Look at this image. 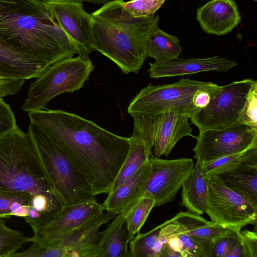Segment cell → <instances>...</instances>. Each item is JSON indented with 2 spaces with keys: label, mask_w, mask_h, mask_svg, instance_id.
I'll return each instance as SVG.
<instances>
[{
  "label": "cell",
  "mask_w": 257,
  "mask_h": 257,
  "mask_svg": "<svg viewBox=\"0 0 257 257\" xmlns=\"http://www.w3.org/2000/svg\"><path fill=\"white\" fill-rule=\"evenodd\" d=\"M30 122L54 142L85 179L95 195L108 193L128 154L129 138L64 110L28 112Z\"/></svg>",
  "instance_id": "1"
},
{
  "label": "cell",
  "mask_w": 257,
  "mask_h": 257,
  "mask_svg": "<svg viewBox=\"0 0 257 257\" xmlns=\"http://www.w3.org/2000/svg\"><path fill=\"white\" fill-rule=\"evenodd\" d=\"M0 42L52 65L77 54L46 2L0 0Z\"/></svg>",
  "instance_id": "2"
},
{
  "label": "cell",
  "mask_w": 257,
  "mask_h": 257,
  "mask_svg": "<svg viewBox=\"0 0 257 257\" xmlns=\"http://www.w3.org/2000/svg\"><path fill=\"white\" fill-rule=\"evenodd\" d=\"M123 0L109 1L93 12V46L125 74L137 73L148 56L149 40L159 28V16H132Z\"/></svg>",
  "instance_id": "3"
},
{
  "label": "cell",
  "mask_w": 257,
  "mask_h": 257,
  "mask_svg": "<svg viewBox=\"0 0 257 257\" xmlns=\"http://www.w3.org/2000/svg\"><path fill=\"white\" fill-rule=\"evenodd\" d=\"M0 190L28 193L59 208L64 205L44 174L30 135L18 126L0 138Z\"/></svg>",
  "instance_id": "4"
},
{
  "label": "cell",
  "mask_w": 257,
  "mask_h": 257,
  "mask_svg": "<svg viewBox=\"0 0 257 257\" xmlns=\"http://www.w3.org/2000/svg\"><path fill=\"white\" fill-rule=\"evenodd\" d=\"M27 133L48 182L64 205L96 200L85 179L42 130L30 122Z\"/></svg>",
  "instance_id": "5"
},
{
  "label": "cell",
  "mask_w": 257,
  "mask_h": 257,
  "mask_svg": "<svg viewBox=\"0 0 257 257\" xmlns=\"http://www.w3.org/2000/svg\"><path fill=\"white\" fill-rule=\"evenodd\" d=\"M220 86L213 82L183 77L172 84L155 86L150 83L133 98L128 105L127 112L132 117L174 112L190 118L201 110L193 102L196 93Z\"/></svg>",
  "instance_id": "6"
},
{
  "label": "cell",
  "mask_w": 257,
  "mask_h": 257,
  "mask_svg": "<svg viewBox=\"0 0 257 257\" xmlns=\"http://www.w3.org/2000/svg\"><path fill=\"white\" fill-rule=\"evenodd\" d=\"M93 70L88 56L70 57L51 65L31 83L23 109L28 112L46 109L56 96L83 87Z\"/></svg>",
  "instance_id": "7"
},
{
  "label": "cell",
  "mask_w": 257,
  "mask_h": 257,
  "mask_svg": "<svg viewBox=\"0 0 257 257\" xmlns=\"http://www.w3.org/2000/svg\"><path fill=\"white\" fill-rule=\"evenodd\" d=\"M206 179L205 213L211 221L238 230L248 224L256 226L257 201L227 186L218 177Z\"/></svg>",
  "instance_id": "8"
},
{
  "label": "cell",
  "mask_w": 257,
  "mask_h": 257,
  "mask_svg": "<svg viewBox=\"0 0 257 257\" xmlns=\"http://www.w3.org/2000/svg\"><path fill=\"white\" fill-rule=\"evenodd\" d=\"M254 80L251 78L221 86L208 105L190 118L199 131L227 127L238 123Z\"/></svg>",
  "instance_id": "9"
},
{
  "label": "cell",
  "mask_w": 257,
  "mask_h": 257,
  "mask_svg": "<svg viewBox=\"0 0 257 257\" xmlns=\"http://www.w3.org/2000/svg\"><path fill=\"white\" fill-rule=\"evenodd\" d=\"M195 139L194 158L202 166L222 157L257 147V130L237 123L221 128L199 131Z\"/></svg>",
  "instance_id": "10"
},
{
  "label": "cell",
  "mask_w": 257,
  "mask_h": 257,
  "mask_svg": "<svg viewBox=\"0 0 257 257\" xmlns=\"http://www.w3.org/2000/svg\"><path fill=\"white\" fill-rule=\"evenodd\" d=\"M149 160L151 164L150 174L139 199L151 197L157 207L173 201L193 170V160L187 158L164 160L153 155Z\"/></svg>",
  "instance_id": "11"
},
{
  "label": "cell",
  "mask_w": 257,
  "mask_h": 257,
  "mask_svg": "<svg viewBox=\"0 0 257 257\" xmlns=\"http://www.w3.org/2000/svg\"><path fill=\"white\" fill-rule=\"evenodd\" d=\"M54 17L75 46L78 55L87 56L95 51L92 16L86 12L82 3L73 0L46 2Z\"/></svg>",
  "instance_id": "12"
},
{
  "label": "cell",
  "mask_w": 257,
  "mask_h": 257,
  "mask_svg": "<svg viewBox=\"0 0 257 257\" xmlns=\"http://www.w3.org/2000/svg\"><path fill=\"white\" fill-rule=\"evenodd\" d=\"M61 209L28 193L0 190V218L23 217L30 225H43Z\"/></svg>",
  "instance_id": "13"
},
{
  "label": "cell",
  "mask_w": 257,
  "mask_h": 257,
  "mask_svg": "<svg viewBox=\"0 0 257 257\" xmlns=\"http://www.w3.org/2000/svg\"><path fill=\"white\" fill-rule=\"evenodd\" d=\"M102 205L96 200L64 205L54 218L43 225H30L34 236L55 238L69 233L102 214Z\"/></svg>",
  "instance_id": "14"
},
{
  "label": "cell",
  "mask_w": 257,
  "mask_h": 257,
  "mask_svg": "<svg viewBox=\"0 0 257 257\" xmlns=\"http://www.w3.org/2000/svg\"><path fill=\"white\" fill-rule=\"evenodd\" d=\"M148 70L151 78L192 75L206 71L226 72L237 65L227 58L217 56L203 58H177L170 61L150 63Z\"/></svg>",
  "instance_id": "15"
},
{
  "label": "cell",
  "mask_w": 257,
  "mask_h": 257,
  "mask_svg": "<svg viewBox=\"0 0 257 257\" xmlns=\"http://www.w3.org/2000/svg\"><path fill=\"white\" fill-rule=\"evenodd\" d=\"M190 117L183 114L166 112L154 116L153 149L154 156L167 157L183 137L190 136L192 128L189 122Z\"/></svg>",
  "instance_id": "16"
},
{
  "label": "cell",
  "mask_w": 257,
  "mask_h": 257,
  "mask_svg": "<svg viewBox=\"0 0 257 257\" xmlns=\"http://www.w3.org/2000/svg\"><path fill=\"white\" fill-rule=\"evenodd\" d=\"M196 18L204 32L217 36L228 34L241 20L234 0H211L197 9Z\"/></svg>",
  "instance_id": "17"
},
{
  "label": "cell",
  "mask_w": 257,
  "mask_h": 257,
  "mask_svg": "<svg viewBox=\"0 0 257 257\" xmlns=\"http://www.w3.org/2000/svg\"><path fill=\"white\" fill-rule=\"evenodd\" d=\"M162 225L170 229L184 233L198 242L208 244H213L216 238L230 228L208 221L200 215L187 210L179 212Z\"/></svg>",
  "instance_id": "18"
},
{
  "label": "cell",
  "mask_w": 257,
  "mask_h": 257,
  "mask_svg": "<svg viewBox=\"0 0 257 257\" xmlns=\"http://www.w3.org/2000/svg\"><path fill=\"white\" fill-rule=\"evenodd\" d=\"M149 160L130 178L107 193L101 204L104 210L116 215L130 208L140 198L150 174Z\"/></svg>",
  "instance_id": "19"
},
{
  "label": "cell",
  "mask_w": 257,
  "mask_h": 257,
  "mask_svg": "<svg viewBox=\"0 0 257 257\" xmlns=\"http://www.w3.org/2000/svg\"><path fill=\"white\" fill-rule=\"evenodd\" d=\"M133 238L127 230L125 213L117 214L101 232L96 257H130L128 245Z\"/></svg>",
  "instance_id": "20"
},
{
  "label": "cell",
  "mask_w": 257,
  "mask_h": 257,
  "mask_svg": "<svg viewBox=\"0 0 257 257\" xmlns=\"http://www.w3.org/2000/svg\"><path fill=\"white\" fill-rule=\"evenodd\" d=\"M0 64L16 77L36 78L51 65L46 61L0 42Z\"/></svg>",
  "instance_id": "21"
},
{
  "label": "cell",
  "mask_w": 257,
  "mask_h": 257,
  "mask_svg": "<svg viewBox=\"0 0 257 257\" xmlns=\"http://www.w3.org/2000/svg\"><path fill=\"white\" fill-rule=\"evenodd\" d=\"M181 205L191 212L202 215L206 207L208 190L207 179L204 176L198 162L181 186Z\"/></svg>",
  "instance_id": "22"
},
{
  "label": "cell",
  "mask_w": 257,
  "mask_h": 257,
  "mask_svg": "<svg viewBox=\"0 0 257 257\" xmlns=\"http://www.w3.org/2000/svg\"><path fill=\"white\" fill-rule=\"evenodd\" d=\"M217 177L227 186L257 201V165L242 164Z\"/></svg>",
  "instance_id": "23"
},
{
  "label": "cell",
  "mask_w": 257,
  "mask_h": 257,
  "mask_svg": "<svg viewBox=\"0 0 257 257\" xmlns=\"http://www.w3.org/2000/svg\"><path fill=\"white\" fill-rule=\"evenodd\" d=\"M129 138L130 146L128 154L109 192L115 189L133 175L149 160L153 155L152 149L143 139L133 136Z\"/></svg>",
  "instance_id": "24"
},
{
  "label": "cell",
  "mask_w": 257,
  "mask_h": 257,
  "mask_svg": "<svg viewBox=\"0 0 257 257\" xmlns=\"http://www.w3.org/2000/svg\"><path fill=\"white\" fill-rule=\"evenodd\" d=\"M182 52L179 40L157 28L151 36L148 44V56L155 62H165L179 58Z\"/></svg>",
  "instance_id": "25"
},
{
  "label": "cell",
  "mask_w": 257,
  "mask_h": 257,
  "mask_svg": "<svg viewBox=\"0 0 257 257\" xmlns=\"http://www.w3.org/2000/svg\"><path fill=\"white\" fill-rule=\"evenodd\" d=\"M242 164L257 165V147L222 157L200 168L204 176L208 178L219 176Z\"/></svg>",
  "instance_id": "26"
},
{
  "label": "cell",
  "mask_w": 257,
  "mask_h": 257,
  "mask_svg": "<svg viewBox=\"0 0 257 257\" xmlns=\"http://www.w3.org/2000/svg\"><path fill=\"white\" fill-rule=\"evenodd\" d=\"M160 225L148 232L137 233L130 241V257H161L167 240L160 233Z\"/></svg>",
  "instance_id": "27"
},
{
  "label": "cell",
  "mask_w": 257,
  "mask_h": 257,
  "mask_svg": "<svg viewBox=\"0 0 257 257\" xmlns=\"http://www.w3.org/2000/svg\"><path fill=\"white\" fill-rule=\"evenodd\" d=\"M154 207V199L146 196L139 199L128 209L123 212L125 213L127 230L132 237L139 232Z\"/></svg>",
  "instance_id": "28"
},
{
  "label": "cell",
  "mask_w": 257,
  "mask_h": 257,
  "mask_svg": "<svg viewBox=\"0 0 257 257\" xmlns=\"http://www.w3.org/2000/svg\"><path fill=\"white\" fill-rule=\"evenodd\" d=\"M31 242V238L8 227L4 218H0V257H13L22 245Z\"/></svg>",
  "instance_id": "29"
},
{
  "label": "cell",
  "mask_w": 257,
  "mask_h": 257,
  "mask_svg": "<svg viewBox=\"0 0 257 257\" xmlns=\"http://www.w3.org/2000/svg\"><path fill=\"white\" fill-rule=\"evenodd\" d=\"M159 225L160 233L162 237L174 235L179 239L183 245V250L181 253L182 257L211 256L213 244H208L198 242L184 233L164 227L162 224Z\"/></svg>",
  "instance_id": "30"
},
{
  "label": "cell",
  "mask_w": 257,
  "mask_h": 257,
  "mask_svg": "<svg viewBox=\"0 0 257 257\" xmlns=\"http://www.w3.org/2000/svg\"><path fill=\"white\" fill-rule=\"evenodd\" d=\"M238 123L257 130V81L254 80L240 112Z\"/></svg>",
  "instance_id": "31"
},
{
  "label": "cell",
  "mask_w": 257,
  "mask_h": 257,
  "mask_svg": "<svg viewBox=\"0 0 257 257\" xmlns=\"http://www.w3.org/2000/svg\"><path fill=\"white\" fill-rule=\"evenodd\" d=\"M240 230L229 228L213 242L210 257H225L240 241Z\"/></svg>",
  "instance_id": "32"
},
{
  "label": "cell",
  "mask_w": 257,
  "mask_h": 257,
  "mask_svg": "<svg viewBox=\"0 0 257 257\" xmlns=\"http://www.w3.org/2000/svg\"><path fill=\"white\" fill-rule=\"evenodd\" d=\"M166 0H132L123 3V7L134 17L153 15Z\"/></svg>",
  "instance_id": "33"
},
{
  "label": "cell",
  "mask_w": 257,
  "mask_h": 257,
  "mask_svg": "<svg viewBox=\"0 0 257 257\" xmlns=\"http://www.w3.org/2000/svg\"><path fill=\"white\" fill-rule=\"evenodd\" d=\"M18 127L16 118L10 105L0 99V138Z\"/></svg>",
  "instance_id": "34"
},
{
  "label": "cell",
  "mask_w": 257,
  "mask_h": 257,
  "mask_svg": "<svg viewBox=\"0 0 257 257\" xmlns=\"http://www.w3.org/2000/svg\"><path fill=\"white\" fill-rule=\"evenodd\" d=\"M239 235L244 257H257L256 226L254 230H240Z\"/></svg>",
  "instance_id": "35"
},
{
  "label": "cell",
  "mask_w": 257,
  "mask_h": 257,
  "mask_svg": "<svg viewBox=\"0 0 257 257\" xmlns=\"http://www.w3.org/2000/svg\"><path fill=\"white\" fill-rule=\"evenodd\" d=\"M25 79L20 78H11L0 83V99L18 93L25 83Z\"/></svg>",
  "instance_id": "36"
},
{
  "label": "cell",
  "mask_w": 257,
  "mask_h": 257,
  "mask_svg": "<svg viewBox=\"0 0 257 257\" xmlns=\"http://www.w3.org/2000/svg\"><path fill=\"white\" fill-rule=\"evenodd\" d=\"M229 256L244 257L241 241L225 256V257Z\"/></svg>",
  "instance_id": "37"
},
{
  "label": "cell",
  "mask_w": 257,
  "mask_h": 257,
  "mask_svg": "<svg viewBox=\"0 0 257 257\" xmlns=\"http://www.w3.org/2000/svg\"><path fill=\"white\" fill-rule=\"evenodd\" d=\"M161 257H182V255L167 244L163 249Z\"/></svg>",
  "instance_id": "38"
},
{
  "label": "cell",
  "mask_w": 257,
  "mask_h": 257,
  "mask_svg": "<svg viewBox=\"0 0 257 257\" xmlns=\"http://www.w3.org/2000/svg\"><path fill=\"white\" fill-rule=\"evenodd\" d=\"M0 76L11 77V78H17L10 71L4 67L2 65L0 64Z\"/></svg>",
  "instance_id": "39"
},
{
  "label": "cell",
  "mask_w": 257,
  "mask_h": 257,
  "mask_svg": "<svg viewBox=\"0 0 257 257\" xmlns=\"http://www.w3.org/2000/svg\"><path fill=\"white\" fill-rule=\"evenodd\" d=\"M40 1L44 2H46L47 1H50V0H40ZM73 1H76L81 2V3L88 2V3H92L94 4L98 5V4H103L110 0H73Z\"/></svg>",
  "instance_id": "40"
},
{
  "label": "cell",
  "mask_w": 257,
  "mask_h": 257,
  "mask_svg": "<svg viewBox=\"0 0 257 257\" xmlns=\"http://www.w3.org/2000/svg\"><path fill=\"white\" fill-rule=\"evenodd\" d=\"M9 79V77H6L3 76H0V83H2L5 81H6Z\"/></svg>",
  "instance_id": "41"
},
{
  "label": "cell",
  "mask_w": 257,
  "mask_h": 257,
  "mask_svg": "<svg viewBox=\"0 0 257 257\" xmlns=\"http://www.w3.org/2000/svg\"><path fill=\"white\" fill-rule=\"evenodd\" d=\"M254 2H256L257 0H253Z\"/></svg>",
  "instance_id": "42"
}]
</instances>
